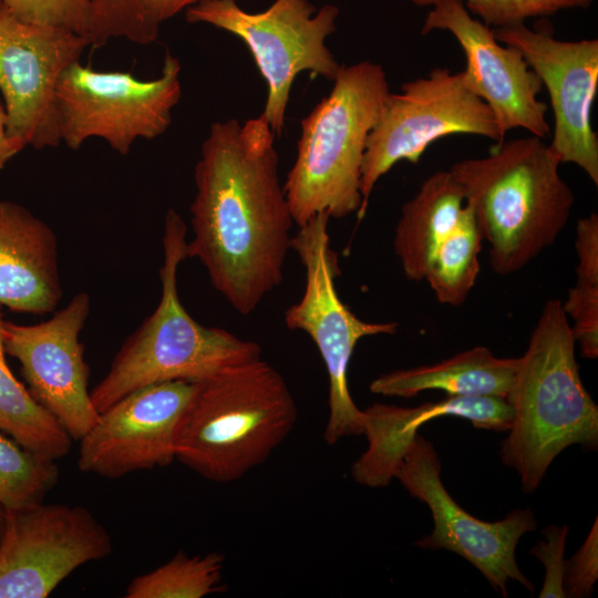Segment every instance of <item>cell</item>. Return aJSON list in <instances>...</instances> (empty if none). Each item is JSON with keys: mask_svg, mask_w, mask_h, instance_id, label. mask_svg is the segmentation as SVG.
Instances as JSON below:
<instances>
[{"mask_svg": "<svg viewBox=\"0 0 598 598\" xmlns=\"http://www.w3.org/2000/svg\"><path fill=\"white\" fill-rule=\"evenodd\" d=\"M275 133L260 115L214 122L195 166L187 258L248 316L283 280L293 219L278 177Z\"/></svg>", "mask_w": 598, "mask_h": 598, "instance_id": "obj_1", "label": "cell"}, {"mask_svg": "<svg viewBox=\"0 0 598 598\" xmlns=\"http://www.w3.org/2000/svg\"><path fill=\"white\" fill-rule=\"evenodd\" d=\"M560 164L543 138L529 135L450 167L488 243L495 274L526 267L568 224L575 196L559 174Z\"/></svg>", "mask_w": 598, "mask_h": 598, "instance_id": "obj_2", "label": "cell"}, {"mask_svg": "<svg viewBox=\"0 0 598 598\" xmlns=\"http://www.w3.org/2000/svg\"><path fill=\"white\" fill-rule=\"evenodd\" d=\"M298 408L281 373L260 358L195 382L177 424L176 460L215 483L265 463L289 436Z\"/></svg>", "mask_w": 598, "mask_h": 598, "instance_id": "obj_3", "label": "cell"}, {"mask_svg": "<svg viewBox=\"0 0 598 598\" xmlns=\"http://www.w3.org/2000/svg\"><path fill=\"white\" fill-rule=\"evenodd\" d=\"M575 344L561 300L548 299L506 396L513 421L502 461L518 473L527 493L565 448L598 445V406L581 382Z\"/></svg>", "mask_w": 598, "mask_h": 598, "instance_id": "obj_4", "label": "cell"}, {"mask_svg": "<svg viewBox=\"0 0 598 598\" xmlns=\"http://www.w3.org/2000/svg\"><path fill=\"white\" fill-rule=\"evenodd\" d=\"M186 235V224L169 209L164 220L159 302L123 342L106 374L91 391L99 413L143 386L198 382L261 357L256 342L203 326L186 311L177 289L178 267L187 258Z\"/></svg>", "mask_w": 598, "mask_h": 598, "instance_id": "obj_5", "label": "cell"}, {"mask_svg": "<svg viewBox=\"0 0 598 598\" xmlns=\"http://www.w3.org/2000/svg\"><path fill=\"white\" fill-rule=\"evenodd\" d=\"M330 93L301 121L297 156L283 185L293 223L319 213H359L367 140L391 93L383 68L370 61L342 65Z\"/></svg>", "mask_w": 598, "mask_h": 598, "instance_id": "obj_6", "label": "cell"}, {"mask_svg": "<svg viewBox=\"0 0 598 598\" xmlns=\"http://www.w3.org/2000/svg\"><path fill=\"white\" fill-rule=\"evenodd\" d=\"M189 23H206L239 38L265 79L268 94L261 116L275 135L285 115L296 76L309 71L333 81L341 69L326 39L337 29L339 9L310 0H275L266 10L249 12L236 0H206L185 11Z\"/></svg>", "mask_w": 598, "mask_h": 598, "instance_id": "obj_7", "label": "cell"}, {"mask_svg": "<svg viewBox=\"0 0 598 598\" xmlns=\"http://www.w3.org/2000/svg\"><path fill=\"white\" fill-rule=\"evenodd\" d=\"M328 213H319L299 226L291 238L305 267L301 299L285 313L286 326L310 336L329 378V417L323 432L326 443L363 434L362 410L349 392L348 368L358 341L377 334H394L398 322H368L358 318L340 299L336 279L340 275L338 255L330 247Z\"/></svg>", "mask_w": 598, "mask_h": 598, "instance_id": "obj_8", "label": "cell"}, {"mask_svg": "<svg viewBox=\"0 0 598 598\" xmlns=\"http://www.w3.org/2000/svg\"><path fill=\"white\" fill-rule=\"evenodd\" d=\"M181 70L179 60L168 51L159 76L148 81L74 62L56 85L61 142L75 151L97 137L127 155L136 140L164 134L182 96Z\"/></svg>", "mask_w": 598, "mask_h": 598, "instance_id": "obj_9", "label": "cell"}, {"mask_svg": "<svg viewBox=\"0 0 598 598\" xmlns=\"http://www.w3.org/2000/svg\"><path fill=\"white\" fill-rule=\"evenodd\" d=\"M470 134L504 141L487 104L466 84L463 72L436 68L390 93L370 132L361 165V219L377 182L396 163H419L435 141Z\"/></svg>", "mask_w": 598, "mask_h": 598, "instance_id": "obj_10", "label": "cell"}, {"mask_svg": "<svg viewBox=\"0 0 598 598\" xmlns=\"http://www.w3.org/2000/svg\"><path fill=\"white\" fill-rule=\"evenodd\" d=\"M112 549L107 529L83 506L40 502L4 509L0 598H45L75 569Z\"/></svg>", "mask_w": 598, "mask_h": 598, "instance_id": "obj_11", "label": "cell"}, {"mask_svg": "<svg viewBox=\"0 0 598 598\" xmlns=\"http://www.w3.org/2000/svg\"><path fill=\"white\" fill-rule=\"evenodd\" d=\"M441 470L433 444L417 433L394 474L409 494L431 511L433 530L415 542V546L460 555L503 597H507L509 579L533 592L534 585L518 568L515 551L520 537L537 527L534 513L529 508H517L501 520H481L448 494Z\"/></svg>", "mask_w": 598, "mask_h": 598, "instance_id": "obj_12", "label": "cell"}, {"mask_svg": "<svg viewBox=\"0 0 598 598\" xmlns=\"http://www.w3.org/2000/svg\"><path fill=\"white\" fill-rule=\"evenodd\" d=\"M90 47L86 37L28 23L0 8V92L9 137L23 150L60 145L56 85Z\"/></svg>", "mask_w": 598, "mask_h": 598, "instance_id": "obj_13", "label": "cell"}, {"mask_svg": "<svg viewBox=\"0 0 598 598\" xmlns=\"http://www.w3.org/2000/svg\"><path fill=\"white\" fill-rule=\"evenodd\" d=\"M90 309L91 298L81 291L45 321L4 323L6 352L19 361L29 392L73 440H80L99 417L80 341Z\"/></svg>", "mask_w": 598, "mask_h": 598, "instance_id": "obj_14", "label": "cell"}, {"mask_svg": "<svg viewBox=\"0 0 598 598\" xmlns=\"http://www.w3.org/2000/svg\"><path fill=\"white\" fill-rule=\"evenodd\" d=\"M516 48L548 91L554 132L548 144L560 163L580 167L598 185V136L591 109L598 89V40L565 41L525 23L495 28Z\"/></svg>", "mask_w": 598, "mask_h": 598, "instance_id": "obj_15", "label": "cell"}, {"mask_svg": "<svg viewBox=\"0 0 598 598\" xmlns=\"http://www.w3.org/2000/svg\"><path fill=\"white\" fill-rule=\"evenodd\" d=\"M194 389L189 381L151 384L100 412L79 440L80 471L114 480L173 463L177 424Z\"/></svg>", "mask_w": 598, "mask_h": 598, "instance_id": "obj_16", "label": "cell"}, {"mask_svg": "<svg viewBox=\"0 0 598 598\" xmlns=\"http://www.w3.org/2000/svg\"><path fill=\"white\" fill-rule=\"evenodd\" d=\"M434 30L450 32L462 47L465 82L487 104L504 138L515 128L543 140L548 136L547 105L537 99L542 81L516 48L501 43L494 30L474 18L461 0L432 4L421 33Z\"/></svg>", "mask_w": 598, "mask_h": 598, "instance_id": "obj_17", "label": "cell"}, {"mask_svg": "<svg viewBox=\"0 0 598 598\" xmlns=\"http://www.w3.org/2000/svg\"><path fill=\"white\" fill-rule=\"evenodd\" d=\"M442 416L466 419L477 429L508 431L513 410L499 396L447 395L415 408L374 403L362 410L368 448L352 465L353 480L373 488L388 486L419 429Z\"/></svg>", "mask_w": 598, "mask_h": 598, "instance_id": "obj_18", "label": "cell"}, {"mask_svg": "<svg viewBox=\"0 0 598 598\" xmlns=\"http://www.w3.org/2000/svg\"><path fill=\"white\" fill-rule=\"evenodd\" d=\"M62 293L56 235L24 206L0 199V306L45 315Z\"/></svg>", "mask_w": 598, "mask_h": 598, "instance_id": "obj_19", "label": "cell"}, {"mask_svg": "<svg viewBox=\"0 0 598 598\" xmlns=\"http://www.w3.org/2000/svg\"><path fill=\"white\" fill-rule=\"evenodd\" d=\"M518 363V358H497L486 347H474L432 365L382 374L370 383V391L405 399L427 390H441L456 396L506 399Z\"/></svg>", "mask_w": 598, "mask_h": 598, "instance_id": "obj_20", "label": "cell"}, {"mask_svg": "<svg viewBox=\"0 0 598 598\" xmlns=\"http://www.w3.org/2000/svg\"><path fill=\"white\" fill-rule=\"evenodd\" d=\"M464 210L463 192L448 171L429 176L403 205L393 247L409 280L423 281L436 248Z\"/></svg>", "mask_w": 598, "mask_h": 598, "instance_id": "obj_21", "label": "cell"}, {"mask_svg": "<svg viewBox=\"0 0 598 598\" xmlns=\"http://www.w3.org/2000/svg\"><path fill=\"white\" fill-rule=\"evenodd\" d=\"M4 323L0 306V431L24 448L56 462L70 452L73 439L10 370L6 360Z\"/></svg>", "mask_w": 598, "mask_h": 598, "instance_id": "obj_22", "label": "cell"}, {"mask_svg": "<svg viewBox=\"0 0 598 598\" xmlns=\"http://www.w3.org/2000/svg\"><path fill=\"white\" fill-rule=\"evenodd\" d=\"M206 0H89L90 47L122 38L140 45L157 40L161 25Z\"/></svg>", "mask_w": 598, "mask_h": 598, "instance_id": "obj_23", "label": "cell"}, {"mask_svg": "<svg viewBox=\"0 0 598 598\" xmlns=\"http://www.w3.org/2000/svg\"><path fill=\"white\" fill-rule=\"evenodd\" d=\"M482 241L474 214L465 203L460 221L441 241L424 275L439 302L458 306L466 300L480 275Z\"/></svg>", "mask_w": 598, "mask_h": 598, "instance_id": "obj_24", "label": "cell"}, {"mask_svg": "<svg viewBox=\"0 0 598 598\" xmlns=\"http://www.w3.org/2000/svg\"><path fill=\"white\" fill-rule=\"evenodd\" d=\"M576 282L563 309L571 320V332L587 359L598 357V215L591 212L576 225Z\"/></svg>", "mask_w": 598, "mask_h": 598, "instance_id": "obj_25", "label": "cell"}, {"mask_svg": "<svg viewBox=\"0 0 598 598\" xmlns=\"http://www.w3.org/2000/svg\"><path fill=\"white\" fill-rule=\"evenodd\" d=\"M225 557L216 551L189 556L178 551L168 561L127 586L126 598H203L223 591Z\"/></svg>", "mask_w": 598, "mask_h": 598, "instance_id": "obj_26", "label": "cell"}, {"mask_svg": "<svg viewBox=\"0 0 598 598\" xmlns=\"http://www.w3.org/2000/svg\"><path fill=\"white\" fill-rule=\"evenodd\" d=\"M55 461L0 434V506L17 509L44 501L59 482Z\"/></svg>", "mask_w": 598, "mask_h": 598, "instance_id": "obj_27", "label": "cell"}, {"mask_svg": "<svg viewBox=\"0 0 598 598\" xmlns=\"http://www.w3.org/2000/svg\"><path fill=\"white\" fill-rule=\"evenodd\" d=\"M432 6L441 0H410ZM471 14L495 28L525 23L527 19L551 16L563 10L586 9L594 0H461Z\"/></svg>", "mask_w": 598, "mask_h": 598, "instance_id": "obj_28", "label": "cell"}, {"mask_svg": "<svg viewBox=\"0 0 598 598\" xmlns=\"http://www.w3.org/2000/svg\"><path fill=\"white\" fill-rule=\"evenodd\" d=\"M18 19L62 28L87 38L89 0H1Z\"/></svg>", "mask_w": 598, "mask_h": 598, "instance_id": "obj_29", "label": "cell"}, {"mask_svg": "<svg viewBox=\"0 0 598 598\" xmlns=\"http://www.w3.org/2000/svg\"><path fill=\"white\" fill-rule=\"evenodd\" d=\"M598 578V522L597 518L579 549L565 560L563 588L566 597L582 598L592 592Z\"/></svg>", "mask_w": 598, "mask_h": 598, "instance_id": "obj_30", "label": "cell"}, {"mask_svg": "<svg viewBox=\"0 0 598 598\" xmlns=\"http://www.w3.org/2000/svg\"><path fill=\"white\" fill-rule=\"evenodd\" d=\"M545 540H538L530 554L543 563L546 569L545 581L539 592L540 598L566 597L563 588L565 568V546L568 526L551 525L544 529Z\"/></svg>", "mask_w": 598, "mask_h": 598, "instance_id": "obj_31", "label": "cell"}, {"mask_svg": "<svg viewBox=\"0 0 598 598\" xmlns=\"http://www.w3.org/2000/svg\"><path fill=\"white\" fill-rule=\"evenodd\" d=\"M22 150L9 137L7 131V114L0 101V171Z\"/></svg>", "mask_w": 598, "mask_h": 598, "instance_id": "obj_32", "label": "cell"}, {"mask_svg": "<svg viewBox=\"0 0 598 598\" xmlns=\"http://www.w3.org/2000/svg\"><path fill=\"white\" fill-rule=\"evenodd\" d=\"M3 526H4V508L0 506V538L3 532Z\"/></svg>", "mask_w": 598, "mask_h": 598, "instance_id": "obj_33", "label": "cell"}, {"mask_svg": "<svg viewBox=\"0 0 598 598\" xmlns=\"http://www.w3.org/2000/svg\"><path fill=\"white\" fill-rule=\"evenodd\" d=\"M1 7H2V4H1V0H0V8H1Z\"/></svg>", "mask_w": 598, "mask_h": 598, "instance_id": "obj_34", "label": "cell"}]
</instances>
